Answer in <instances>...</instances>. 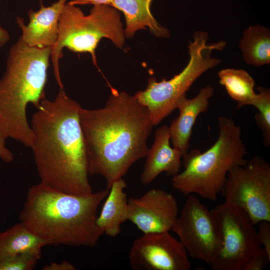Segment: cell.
<instances>
[{
	"mask_svg": "<svg viewBox=\"0 0 270 270\" xmlns=\"http://www.w3.org/2000/svg\"><path fill=\"white\" fill-rule=\"evenodd\" d=\"M89 174L102 176L110 189L132 165L146 157L154 126L147 108L134 96L110 87L106 106L80 110Z\"/></svg>",
	"mask_w": 270,
	"mask_h": 270,
	"instance_id": "1",
	"label": "cell"
},
{
	"mask_svg": "<svg viewBox=\"0 0 270 270\" xmlns=\"http://www.w3.org/2000/svg\"><path fill=\"white\" fill-rule=\"evenodd\" d=\"M81 106L60 89L54 100H44L33 114L30 148L41 182L71 194L93 192L80 121Z\"/></svg>",
	"mask_w": 270,
	"mask_h": 270,
	"instance_id": "2",
	"label": "cell"
},
{
	"mask_svg": "<svg viewBox=\"0 0 270 270\" xmlns=\"http://www.w3.org/2000/svg\"><path fill=\"white\" fill-rule=\"evenodd\" d=\"M109 190L74 194L40 182L28 188L20 220L48 245L92 248L104 234L96 224L98 210Z\"/></svg>",
	"mask_w": 270,
	"mask_h": 270,
	"instance_id": "3",
	"label": "cell"
},
{
	"mask_svg": "<svg viewBox=\"0 0 270 270\" xmlns=\"http://www.w3.org/2000/svg\"><path fill=\"white\" fill-rule=\"evenodd\" d=\"M52 48L32 47L21 38L10 48L6 69L0 78V128L8 139L31 148L34 134L26 108H36L46 99L44 88Z\"/></svg>",
	"mask_w": 270,
	"mask_h": 270,
	"instance_id": "4",
	"label": "cell"
},
{
	"mask_svg": "<svg viewBox=\"0 0 270 270\" xmlns=\"http://www.w3.org/2000/svg\"><path fill=\"white\" fill-rule=\"evenodd\" d=\"M218 122L219 134L214 144L203 153L188 152L182 157L184 170L172 177L173 188L184 196L196 194L216 200L230 170L248 162L240 128L226 116H220Z\"/></svg>",
	"mask_w": 270,
	"mask_h": 270,
	"instance_id": "5",
	"label": "cell"
},
{
	"mask_svg": "<svg viewBox=\"0 0 270 270\" xmlns=\"http://www.w3.org/2000/svg\"><path fill=\"white\" fill-rule=\"evenodd\" d=\"M104 38L110 40L119 48L124 47L125 34L118 10L110 5H94L90 13L85 15L80 8L70 2L66 3L60 17L58 36L50 56L60 89H64L59 68L63 48L90 54L97 66L96 50Z\"/></svg>",
	"mask_w": 270,
	"mask_h": 270,
	"instance_id": "6",
	"label": "cell"
},
{
	"mask_svg": "<svg viewBox=\"0 0 270 270\" xmlns=\"http://www.w3.org/2000/svg\"><path fill=\"white\" fill-rule=\"evenodd\" d=\"M193 38L194 41H190L188 46L189 62L180 72L169 80L159 82L150 78L146 88L134 95L147 108L154 126L158 124L176 108L180 98L200 76L221 62L219 58L211 57V54L214 50H222L225 42L208 44V34L203 31L196 32Z\"/></svg>",
	"mask_w": 270,
	"mask_h": 270,
	"instance_id": "7",
	"label": "cell"
},
{
	"mask_svg": "<svg viewBox=\"0 0 270 270\" xmlns=\"http://www.w3.org/2000/svg\"><path fill=\"white\" fill-rule=\"evenodd\" d=\"M220 234L218 252L209 264L214 270H244L254 252L262 247L257 230L248 214L229 202L212 210Z\"/></svg>",
	"mask_w": 270,
	"mask_h": 270,
	"instance_id": "8",
	"label": "cell"
},
{
	"mask_svg": "<svg viewBox=\"0 0 270 270\" xmlns=\"http://www.w3.org/2000/svg\"><path fill=\"white\" fill-rule=\"evenodd\" d=\"M221 193L225 201L243 210L254 225L270 222V164L260 156L231 169Z\"/></svg>",
	"mask_w": 270,
	"mask_h": 270,
	"instance_id": "9",
	"label": "cell"
},
{
	"mask_svg": "<svg viewBox=\"0 0 270 270\" xmlns=\"http://www.w3.org/2000/svg\"><path fill=\"white\" fill-rule=\"evenodd\" d=\"M171 230L175 232L188 256L210 264L220 246L217 222L196 197L190 194Z\"/></svg>",
	"mask_w": 270,
	"mask_h": 270,
	"instance_id": "10",
	"label": "cell"
},
{
	"mask_svg": "<svg viewBox=\"0 0 270 270\" xmlns=\"http://www.w3.org/2000/svg\"><path fill=\"white\" fill-rule=\"evenodd\" d=\"M129 262L134 270H189L188 255L169 231L143 234L130 250Z\"/></svg>",
	"mask_w": 270,
	"mask_h": 270,
	"instance_id": "11",
	"label": "cell"
},
{
	"mask_svg": "<svg viewBox=\"0 0 270 270\" xmlns=\"http://www.w3.org/2000/svg\"><path fill=\"white\" fill-rule=\"evenodd\" d=\"M128 208V220L143 234L171 230L178 216L174 195L158 188L129 198Z\"/></svg>",
	"mask_w": 270,
	"mask_h": 270,
	"instance_id": "12",
	"label": "cell"
},
{
	"mask_svg": "<svg viewBox=\"0 0 270 270\" xmlns=\"http://www.w3.org/2000/svg\"><path fill=\"white\" fill-rule=\"evenodd\" d=\"M66 1L58 0L48 6L41 2L39 10H29L27 24L18 16L16 22L21 30L22 40L32 47L52 48L58 38L59 19Z\"/></svg>",
	"mask_w": 270,
	"mask_h": 270,
	"instance_id": "13",
	"label": "cell"
},
{
	"mask_svg": "<svg viewBox=\"0 0 270 270\" xmlns=\"http://www.w3.org/2000/svg\"><path fill=\"white\" fill-rule=\"evenodd\" d=\"M214 89L208 86L202 88L194 98L188 99L184 95L178 102L176 108L179 116L173 120L169 128L170 140L173 147L180 150L182 157L188 152L192 130L198 116L207 112L209 100L213 96Z\"/></svg>",
	"mask_w": 270,
	"mask_h": 270,
	"instance_id": "14",
	"label": "cell"
},
{
	"mask_svg": "<svg viewBox=\"0 0 270 270\" xmlns=\"http://www.w3.org/2000/svg\"><path fill=\"white\" fill-rule=\"evenodd\" d=\"M169 128L164 125L154 133V140L149 148L140 180L144 186L152 183L162 172L172 177L180 172L182 166V152L170 146Z\"/></svg>",
	"mask_w": 270,
	"mask_h": 270,
	"instance_id": "15",
	"label": "cell"
},
{
	"mask_svg": "<svg viewBox=\"0 0 270 270\" xmlns=\"http://www.w3.org/2000/svg\"><path fill=\"white\" fill-rule=\"evenodd\" d=\"M152 0H112L110 6L122 12L126 20L125 36L130 38L138 30L147 28L157 38H167L170 33L160 25L150 11Z\"/></svg>",
	"mask_w": 270,
	"mask_h": 270,
	"instance_id": "16",
	"label": "cell"
},
{
	"mask_svg": "<svg viewBox=\"0 0 270 270\" xmlns=\"http://www.w3.org/2000/svg\"><path fill=\"white\" fill-rule=\"evenodd\" d=\"M126 188V184L123 178L114 182L98 216V227L108 236L114 238L119 235L122 224L128 220V199L124 191Z\"/></svg>",
	"mask_w": 270,
	"mask_h": 270,
	"instance_id": "17",
	"label": "cell"
},
{
	"mask_svg": "<svg viewBox=\"0 0 270 270\" xmlns=\"http://www.w3.org/2000/svg\"><path fill=\"white\" fill-rule=\"evenodd\" d=\"M47 245L20 222L0 232V259L26 254L41 256L42 248Z\"/></svg>",
	"mask_w": 270,
	"mask_h": 270,
	"instance_id": "18",
	"label": "cell"
},
{
	"mask_svg": "<svg viewBox=\"0 0 270 270\" xmlns=\"http://www.w3.org/2000/svg\"><path fill=\"white\" fill-rule=\"evenodd\" d=\"M239 47L246 62L254 66L270 63V31L264 26L254 25L244 30Z\"/></svg>",
	"mask_w": 270,
	"mask_h": 270,
	"instance_id": "19",
	"label": "cell"
},
{
	"mask_svg": "<svg viewBox=\"0 0 270 270\" xmlns=\"http://www.w3.org/2000/svg\"><path fill=\"white\" fill-rule=\"evenodd\" d=\"M220 84L224 86L232 99L238 102L237 108L248 106L254 97V82L246 70L225 68L218 73Z\"/></svg>",
	"mask_w": 270,
	"mask_h": 270,
	"instance_id": "20",
	"label": "cell"
},
{
	"mask_svg": "<svg viewBox=\"0 0 270 270\" xmlns=\"http://www.w3.org/2000/svg\"><path fill=\"white\" fill-rule=\"evenodd\" d=\"M258 91L248 105L254 106L258 111L255 116L256 125L262 130L264 144H270V90L261 86L257 87Z\"/></svg>",
	"mask_w": 270,
	"mask_h": 270,
	"instance_id": "21",
	"label": "cell"
},
{
	"mask_svg": "<svg viewBox=\"0 0 270 270\" xmlns=\"http://www.w3.org/2000/svg\"><path fill=\"white\" fill-rule=\"evenodd\" d=\"M40 257L26 254L0 259V270H32Z\"/></svg>",
	"mask_w": 270,
	"mask_h": 270,
	"instance_id": "22",
	"label": "cell"
},
{
	"mask_svg": "<svg viewBox=\"0 0 270 270\" xmlns=\"http://www.w3.org/2000/svg\"><path fill=\"white\" fill-rule=\"evenodd\" d=\"M270 260V255L262 246L258 250L246 264L244 270H262Z\"/></svg>",
	"mask_w": 270,
	"mask_h": 270,
	"instance_id": "23",
	"label": "cell"
},
{
	"mask_svg": "<svg viewBox=\"0 0 270 270\" xmlns=\"http://www.w3.org/2000/svg\"><path fill=\"white\" fill-rule=\"evenodd\" d=\"M270 222L262 220L258 224L256 232L258 240L261 246L270 255Z\"/></svg>",
	"mask_w": 270,
	"mask_h": 270,
	"instance_id": "24",
	"label": "cell"
},
{
	"mask_svg": "<svg viewBox=\"0 0 270 270\" xmlns=\"http://www.w3.org/2000/svg\"><path fill=\"white\" fill-rule=\"evenodd\" d=\"M6 139L0 128V158L4 162L9 163L14 160V156L6 146Z\"/></svg>",
	"mask_w": 270,
	"mask_h": 270,
	"instance_id": "25",
	"label": "cell"
},
{
	"mask_svg": "<svg viewBox=\"0 0 270 270\" xmlns=\"http://www.w3.org/2000/svg\"><path fill=\"white\" fill-rule=\"evenodd\" d=\"M76 267L67 260H63L60 263L51 262L45 265L42 270H75Z\"/></svg>",
	"mask_w": 270,
	"mask_h": 270,
	"instance_id": "26",
	"label": "cell"
},
{
	"mask_svg": "<svg viewBox=\"0 0 270 270\" xmlns=\"http://www.w3.org/2000/svg\"><path fill=\"white\" fill-rule=\"evenodd\" d=\"M112 1V0H72L70 2L74 5L92 4L93 5L106 4L110 6Z\"/></svg>",
	"mask_w": 270,
	"mask_h": 270,
	"instance_id": "27",
	"label": "cell"
},
{
	"mask_svg": "<svg viewBox=\"0 0 270 270\" xmlns=\"http://www.w3.org/2000/svg\"><path fill=\"white\" fill-rule=\"evenodd\" d=\"M10 40V35L8 32L0 26V50Z\"/></svg>",
	"mask_w": 270,
	"mask_h": 270,
	"instance_id": "28",
	"label": "cell"
}]
</instances>
